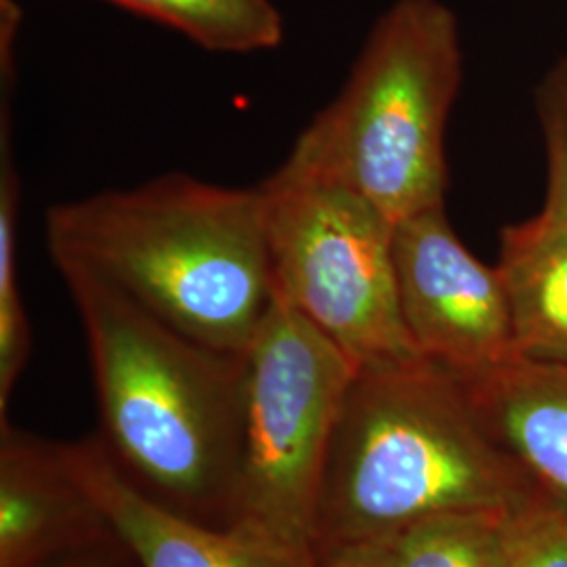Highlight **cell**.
<instances>
[{"mask_svg":"<svg viewBox=\"0 0 567 567\" xmlns=\"http://www.w3.org/2000/svg\"><path fill=\"white\" fill-rule=\"evenodd\" d=\"M53 264L81 316L110 461L154 503L234 527L246 353L185 337L89 265Z\"/></svg>","mask_w":567,"mask_h":567,"instance_id":"6da1fadb","label":"cell"},{"mask_svg":"<svg viewBox=\"0 0 567 567\" xmlns=\"http://www.w3.org/2000/svg\"><path fill=\"white\" fill-rule=\"evenodd\" d=\"M44 231L51 259L89 265L213 349L246 353L278 299L261 187L171 173L55 204Z\"/></svg>","mask_w":567,"mask_h":567,"instance_id":"7a4b0ae2","label":"cell"},{"mask_svg":"<svg viewBox=\"0 0 567 567\" xmlns=\"http://www.w3.org/2000/svg\"><path fill=\"white\" fill-rule=\"evenodd\" d=\"M540 496L447 368L423 355L362 365L328 454L313 553L386 540L446 513L519 511Z\"/></svg>","mask_w":567,"mask_h":567,"instance_id":"3957f363","label":"cell"},{"mask_svg":"<svg viewBox=\"0 0 567 567\" xmlns=\"http://www.w3.org/2000/svg\"><path fill=\"white\" fill-rule=\"evenodd\" d=\"M463 81L458 21L442 0H395L341 93L313 116L284 171L341 183L391 224L446 204V131Z\"/></svg>","mask_w":567,"mask_h":567,"instance_id":"277c9868","label":"cell"},{"mask_svg":"<svg viewBox=\"0 0 567 567\" xmlns=\"http://www.w3.org/2000/svg\"><path fill=\"white\" fill-rule=\"evenodd\" d=\"M358 370L322 330L276 299L246 351L234 527L313 553L326 463Z\"/></svg>","mask_w":567,"mask_h":567,"instance_id":"5b68a950","label":"cell"},{"mask_svg":"<svg viewBox=\"0 0 567 567\" xmlns=\"http://www.w3.org/2000/svg\"><path fill=\"white\" fill-rule=\"evenodd\" d=\"M276 297L360 365L419 358L385 215L341 183L278 168L261 185Z\"/></svg>","mask_w":567,"mask_h":567,"instance_id":"8992f818","label":"cell"},{"mask_svg":"<svg viewBox=\"0 0 567 567\" xmlns=\"http://www.w3.org/2000/svg\"><path fill=\"white\" fill-rule=\"evenodd\" d=\"M404 322L419 353L473 383L517 358L507 290L452 229L446 204L395 224Z\"/></svg>","mask_w":567,"mask_h":567,"instance_id":"52a82bcc","label":"cell"},{"mask_svg":"<svg viewBox=\"0 0 567 567\" xmlns=\"http://www.w3.org/2000/svg\"><path fill=\"white\" fill-rule=\"evenodd\" d=\"M65 456L140 567H318L311 550L244 527L206 526L154 503L114 466L97 435L65 444Z\"/></svg>","mask_w":567,"mask_h":567,"instance_id":"ba28073f","label":"cell"},{"mask_svg":"<svg viewBox=\"0 0 567 567\" xmlns=\"http://www.w3.org/2000/svg\"><path fill=\"white\" fill-rule=\"evenodd\" d=\"M114 534L65 444L0 419V567H39Z\"/></svg>","mask_w":567,"mask_h":567,"instance_id":"9c48e42d","label":"cell"},{"mask_svg":"<svg viewBox=\"0 0 567 567\" xmlns=\"http://www.w3.org/2000/svg\"><path fill=\"white\" fill-rule=\"evenodd\" d=\"M465 385L492 437L567 513V365L517 355Z\"/></svg>","mask_w":567,"mask_h":567,"instance_id":"30bf717a","label":"cell"},{"mask_svg":"<svg viewBox=\"0 0 567 567\" xmlns=\"http://www.w3.org/2000/svg\"><path fill=\"white\" fill-rule=\"evenodd\" d=\"M498 271L522 358L567 365V227L534 221L501 234Z\"/></svg>","mask_w":567,"mask_h":567,"instance_id":"8fae6325","label":"cell"},{"mask_svg":"<svg viewBox=\"0 0 567 567\" xmlns=\"http://www.w3.org/2000/svg\"><path fill=\"white\" fill-rule=\"evenodd\" d=\"M16 81L0 82V419L30 358V324L18 282L20 173L13 145Z\"/></svg>","mask_w":567,"mask_h":567,"instance_id":"7c38bea8","label":"cell"},{"mask_svg":"<svg viewBox=\"0 0 567 567\" xmlns=\"http://www.w3.org/2000/svg\"><path fill=\"white\" fill-rule=\"evenodd\" d=\"M156 21L213 53L246 55L284 41V20L271 0H102Z\"/></svg>","mask_w":567,"mask_h":567,"instance_id":"4fadbf2b","label":"cell"},{"mask_svg":"<svg viewBox=\"0 0 567 567\" xmlns=\"http://www.w3.org/2000/svg\"><path fill=\"white\" fill-rule=\"evenodd\" d=\"M519 511L446 513L386 540L398 567H507Z\"/></svg>","mask_w":567,"mask_h":567,"instance_id":"5bb4252c","label":"cell"},{"mask_svg":"<svg viewBox=\"0 0 567 567\" xmlns=\"http://www.w3.org/2000/svg\"><path fill=\"white\" fill-rule=\"evenodd\" d=\"M538 112L548 158L547 198L534 221L567 227V58L557 61L538 86Z\"/></svg>","mask_w":567,"mask_h":567,"instance_id":"9a60e30c","label":"cell"},{"mask_svg":"<svg viewBox=\"0 0 567 567\" xmlns=\"http://www.w3.org/2000/svg\"><path fill=\"white\" fill-rule=\"evenodd\" d=\"M507 567H567V513L547 496L519 511Z\"/></svg>","mask_w":567,"mask_h":567,"instance_id":"2e32d148","label":"cell"},{"mask_svg":"<svg viewBox=\"0 0 567 567\" xmlns=\"http://www.w3.org/2000/svg\"><path fill=\"white\" fill-rule=\"evenodd\" d=\"M318 567H398L389 540H365L316 553Z\"/></svg>","mask_w":567,"mask_h":567,"instance_id":"e0dca14e","label":"cell"},{"mask_svg":"<svg viewBox=\"0 0 567 567\" xmlns=\"http://www.w3.org/2000/svg\"><path fill=\"white\" fill-rule=\"evenodd\" d=\"M39 567H140V564L118 534H114L97 545L68 553Z\"/></svg>","mask_w":567,"mask_h":567,"instance_id":"ac0fdd59","label":"cell"}]
</instances>
